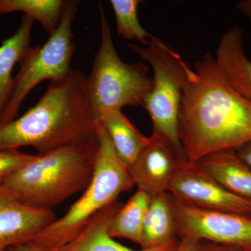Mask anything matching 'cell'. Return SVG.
Masks as SVG:
<instances>
[{"label":"cell","instance_id":"1","mask_svg":"<svg viewBox=\"0 0 251 251\" xmlns=\"http://www.w3.org/2000/svg\"><path fill=\"white\" fill-rule=\"evenodd\" d=\"M178 129L186 159L196 163L251 142V100L238 93L206 53L188 75L180 105Z\"/></svg>","mask_w":251,"mask_h":251},{"label":"cell","instance_id":"2","mask_svg":"<svg viewBox=\"0 0 251 251\" xmlns=\"http://www.w3.org/2000/svg\"><path fill=\"white\" fill-rule=\"evenodd\" d=\"M98 120L87 94V76L77 70L50 82L22 116L0 125V150L32 147L38 153L71 146H95Z\"/></svg>","mask_w":251,"mask_h":251},{"label":"cell","instance_id":"3","mask_svg":"<svg viewBox=\"0 0 251 251\" xmlns=\"http://www.w3.org/2000/svg\"><path fill=\"white\" fill-rule=\"evenodd\" d=\"M97 148L71 146L37 153L1 182L23 204L52 210L90 184Z\"/></svg>","mask_w":251,"mask_h":251},{"label":"cell","instance_id":"4","mask_svg":"<svg viewBox=\"0 0 251 251\" xmlns=\"http://www.w3.org/2000/svg\"><path fill=\"white\" fill-rule=\"evenodd\" d=\"M99 122V121H98ZM134 186L129 166L120 158L99 122L93 176L67 212L41 231L33 242L49 251L72 242L95 214Z\"/></svg>","mask_w":251,"mask_h":251},{"label":"cell","instance_id":"5","mask_svg":"<svg viewBox=\"0 0 251 251\" xmlns=\"http://www.w3.org/2000/svg\"><path fill=\"white\" fill-rule=\"evenodd\" d=\"M99 9L101 39L90 75L87 77V94L96 118L103 110L143 106L153 86L148 65L128 64L120 58L101 4H99Z\"/></svg>","mask_w":251,"mask_h":251},{"label":"cell","instance_id":"6","mask_svg":"<svg viewBox=\"0 0 251 251\" xmlns=\"http://www.w3.org/2000/svg\"><path fill=\"white\" fill-rule=\"evenodd\" d=\"M128 47L150 64L153 69L152 89L143 107L153 125V133L164 137L180 152L184 153L180 141L178 118L185 86L191 69L173 47L151 35L149 44Z\"/></svg>","mask_w":251,"mask_h":251},{"label":"cell","instance_id":"7","mask_svg":"<svg viewBox=\"0 0 251 251\" xmlns=\"http://www.w3.org/2000/svg\"><path fill=\"white\" fill-rule=\"evenodd\" d=\"M79 1H66L58 27L45 44L31 47L19 64L14 77L12 92L0 117V125L15 120L25 99L41 82L64 80L71 75V67L75 46L74 44L73 23L78 9Z\"/></svg>","mask_w":251,"mask_h":251},{"label":"cell","instance_id":"8","mask_svg":"<svg viewBox=\"0 0 251 251\" xmlns=\"http://www.w3.org/2000/svg\"><path fill=\"white\" fill-rule=\"evenodd\" d=\"M171 198L178 237L251 251V214L206 210Z\"/></svg>","mask_w":251,"mask_h":251},{"label":"cell","instance_id":"9","mask_svg":"<svg viewBox=\"0 0 251 251\" xmlns=\"http://www.w3.org/2000/svg\"><path fill=\"white\" fill-rule=\"evenodd\" d=\"M175 197L209 211L251 214V201L227 191L196 163H181L170 186Z\"/></svg>","mask_w":251,"mask_h":251},{"label":"cell","instance_id":"10","mask_svg":"<svg viewBox=\"0 0 251 251\" xmlns=\"http://www.w3.org/2000/svg\"><path fill=\"white\" fill-rule=\"evenodd\" d=\"M186 159L164 137L152 133L150 143L129 166L134 186L150 198L169 191L181 163Z\"/></svg>","mask_w":251,"mask_h":251},{"label":"cell","instance_id":"11","mask_svg":"<svg viewBox=\"0 0 251 251\" xmlns=\"http://www.w3.org/2000/svg\"><path fill=\"white\" fill-rule=\"evenodd\" d=\"M56 219L52 210L23 204L0 181V251L34 240Z\"/></svg>","mask_w":251,"mask_h":251},{"label":"cell","instance_id":"12","mask_svg":"<svg viewBox=\"0 0 251 251\" xmlns=\"http://www.w3.org/2000/svg\"><path fill=\"white\" fill-rule=\"evenodd\" d=\"M116 202L95 214L76 237L66 245L50 251H175L179 242L176 237L158 247L135 251L122 245L109 235L110 220L121 208Z\"/></svg>","mask_w":251,"mask_h":251},{"label":"cell","instance_id":"13","mask_svg":"<svg viewBox=\"0 0 251 251\" xmlns=\"http://www.w3.org/2000/svg\"><path fill=\"white\" fill-rule=\"evenodd\" d=\"M214 58L229 85L251 100V61L246 54L240 27L234 26L221 36Z\"/></svg>","mask_w":251,"mask_h":251},{"label":"cell","instance_id":"14","mask_svg":"<svg viewBox=\"0 0 251 251\" xmlns=\"http://www.w3.org/2000/svg\"><path fill=\"white\" fill-rule=\"evenodd\" d=\"M195 163L227 191L251 201V168L234 150L213 153Z\"/></svg>","mask_w":251,"mask_h":251},{"label":"cell","instance_id":"15","mask_svg":"<svg viewBox=\"0 0 251 251\" xmlns=\"http://www.w3.org/2000/svg\"><path fill=\"white\" fill-rule=\"evenodd\" d=\"M97 120L106 131L120 158L131 166L150 143L122 110H105L99 112Z\"/></svg>","mask_w":251,"mask_h":251},{"label":"cell","instance_id":"16","mask_svg":"<svg viewBox=\"0 0 251 251\" xmlns=\"http://www.w3.org/2000/svg\"><path fill=\"white\" fill-rule=\"evenodd\" d=\"M34 22L24 15L17 31L0 46V117L12 92L15 64L21 62L30 49L31 29Z\"/></svg>","mask_w":251,"mask_h":251},{"label":"cell","instance_id":"17","mask_svg":"<svg viewBox=\"0 0 251 251\" xmlns=\"http://www.w3.org/2000/svg\"><path fill=\"white\" fill-rule=\"evenodd\" d=\"M176 237L177 231L171 193L153 196L144 221L141 249L158 247Z\"/></svg>","mask_w":251,"mask_h":251},{"label":"cell","instance_id":"18","mask_svg":"<svg viewBox=\"0 0 251 251\" xmlns=\"http://www.w3.org/2000/svg\"><path fill=\"white\" fill-rule=\"evenodd\" d=\"M151 198L140 190L129 198L117 211L109 223V235L115 238H125L135 244H143L144 221Z\"/></svg>","mask_w":251,"mask_h":251},{"label":"cell","instance_id":"19","mask_svg":"<svg viewBox=\"0 0 251 251\" xmlns=\"http://www.w3.org/2000/svg\"><path fill=\"white\" fill-rule=\"evenodd\" d=\"M65 3L64 0H0V15L22 12L51 34L58 27Z\"/></svg>","mask_w":251,"mask_h":251},{"label":"cell","instance_id":"20","mask_svg":"<svg viewBox=\"0 0 251 251\" xmlns=\"http://www.w3.org/2000/svg\"><path fill=\"white\" fill-rule=\"evenodd\" d=\"M140 0H110L116 21L118 35L127 39L135 40L143 46L148 45L151 34L142 26L138 16Z\"/></svg>","mask_w":251,"mask_h":251},{"label":"cell","instance_id":"21","mask_svg":"<svg viewBox=\"0 0 251 251\" xmlns=\"http://www.w3.org/2000/svg\"><path fill=\"white\" fill-rule=\"evenodd\" d=\"M34 156L15 149L0 150V181L14 174L32 159Z\"/></svg>","mask_w":251,"mask_h":251},{"label":"cell","instance_id":"22","mask_svg":"<svg viewBox=\"0 0 251 251\" xmlns=\"http://www.w3.org/2000/svg\"><path fill=\"white\" fill-rule=\"evenodd\" d=\"M201 242L189 237L179 238L178 247L175 251H201Z\"/></svg>","mask_w":251,"mask_h":251},{"label":"cell","instance_id":"23","mask_svg":"<svg viewBox=\"0 0 251 251\" xmlns=\"http://www.w3.org/2000/svg\"><path fill=\"white\" fill-rule=\"evenodd\" d=\"M201 251H244L229 246L222 245L215 243L201 242Z\"/></svg>","mask_w":251,"mask_h":251},{"label":"cell","instance_id":"24","mask_svg":"<svg viewBox=\"0 0 251 251\" xmlns=\"http://www.w3.org/2000/svg\"><path fill=\"white\" fill-rule=\"evenodd\" d=\"M8 251H50L36 244L33 241L23 243L10 248Z\"/></svg>","mask_w":251,"mask_h":251},{"label":"cell","instance_id":"25","mask_svg":"<svg viewBox=\"0 0 251 251\" xmlns=\"http://www.w3.org/2000/svg\"><path fill=\"white\" fill-rule=\"evenodd\" d=\"M238 156L245 162L251 168V142L243 145L240 148L236 150Z\"/></svg>","mask_w":251,"mask_h":251},{"label":"cell","instance_id":"26","mask_svg":"<svg viewBox=\"0 0 251 251\" xmlns=\"http://www.w3.org/2000/svg\"><path fill=\"white\" fill-rule=\"evenodd\" d=\"M236 8L251 22V0H241L238 1Z\"/></svg>","mask_w":251,"mask_h":251}]
</instances>
